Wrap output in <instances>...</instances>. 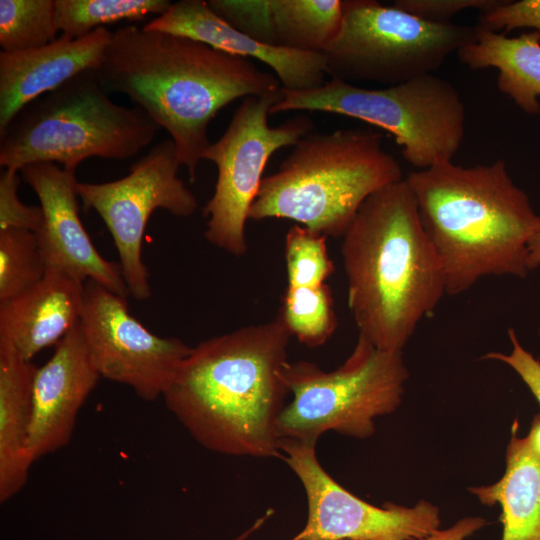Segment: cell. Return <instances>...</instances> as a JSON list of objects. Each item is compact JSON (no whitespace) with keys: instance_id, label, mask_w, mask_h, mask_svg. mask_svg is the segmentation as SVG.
<instances>
[{"instance_id":"6da1fadb","label":"cell","mask_w":540,"mask_h":540,"mask_svg":"<svg viewBox=\"0 0 540 540\" xmlns=\"http://www.w3.org/2000/svg\"><path fill=\"white\" fill-rule=\"evenodd\" d=\"M95 74L106 93L125 94L170 134L191 181L217 113L239 98L282 87L250 59L136 25L112 32Z\"/></svg>"},{"instance_id":"7a4b0ae2","label":"cell","mask_w":540,"mask_h":540,"mask_svg":"<svg viewBox=\"0 0 540 540\" xmlns=\"http://www.w3.org/2000/svg\"><path fill=\"white\" fill-rule=\"evenodd\" d=\"M290 337L276 318L192 347L162 397L167 408L210 451L281 458L277 424L289 393Z\"/></svg>"},{"instance_id":"3957f363","label":"cell","mask_w":540,"mask_h":540,"mask_svg":"<svg viewBox=\"0 0 540 540\" xmlns=\"http://www.w3.org/2000/svg\"><path fill=\"white\" fill-rule=\"evenodd\" d=\"M348 307L360 336L402 351L446 294L440 259L406 178L371 194L342 236Z\"/></svg>"},{"instance_id":"277c9868","label":"cell","mask_w":540,"mask_h":540,"mask_svg":"<svg viewBox=\"0 0 540 540\" xmlns=\"http://www.w3.org/2000/svg\"><path fill=\"white\" fill-rule=\"evenodd\" d=\"M406 179L442 264L446 294L464 293L487 276H527L528 244L540 231V215L504 160L473 167L450 161Z\"/></svg>"},{"instance_id":"5b68a950","label":"cell","mask_w":540,"mask_h":540,"mask_svg":"<svg viewBox=\"0 0 540 540\" xmlns=\"http://www.w3.org/2000/svg\"><path fill=\"white\" fill-rule=\"evenodd\" d=\"M371 128L309 132L278 170L263 177L249 219H289L326 237H342L363 202L403 179L398 161Z\"/></svg>"},{"instance_id":"8992f818","label":"cell","mask_w":540,"mask_h":540,"mask_svg":"<svg viewBox=\"0 0 540 540\" xmlns=\"http://www.w3.org/2000/svg\"><path fill=\"white\" fill-rule=\"evenodd\" d=\"M160 127L141 108L114 103L95 70L85 71L22 108L0 132V166L20 171L33 163L76 170L90 157L126 159Z\"/></svg>"},{"instance_id":"52a82bcc","label":"cell","mask_w":540,"mask_h":540,"mask_svg":"<svg viewBox=\"0 0 540 540\" xmlns=\"http://www.w3.org/2000/svg\"><path fill=\"white\" fill-rule=\"evenodd\" d=\"M282 94L270 115L307 110L359 119L392 134L404 159L421 170L452 161L465 134L464 102L435 74L380 89L331 78L315 89L282 88Z\"/></svg>"},{"instance_id":"ba28073f","label":"cell","mask_w":540,"mask_h":540,"mask_svg":"<svg viewBox=\"0 0 540 540\" xmlns=\"http://www.w3.org/2000/svg\"><path fill=\"white\" fill-rule=\"evenodd\" d=\"M407 378L402 351L378 348L360 335L333 371L309 361L288 362L284 379L293 398L280 414L278 437L312 444L329 431L368 438L375 419L399 407Z\"/></svg>"},{"instance_id":"9c48e42d","label":"cell","mask_w":540,"mask_h":540,"mask_svg":"<svg viewBox=\"0 0 540 540\" xmlns=\"http://www.w3.org/2000/svg\"><path fill=\"white\" fill-rule=\"evenodd\" d=\"M343 20L324 49L327 74L349 83L397 85L434 74L477 39V27L423 20L375 0L342 1Z\"/></svg>"},{"instance_id":"30bf717a","label":"cell","mask_w":540,"mask_h":540,"mask_svg":"<svg viewBox=\"0 0 540 540\" xmlns=\"http://www.w3.org/2000/svg\"><path fill=\"white\" fill-rule=\"evenodd\" d=\"M279 90L244 98L222 136L204 150L202 160L217 167L215 190L203 209L205 237L235 256L247 252L246 222L270 157L295 145L313 131V121L298 115L279 126L268 124L270 109L282 98Z\"/></svg>"},{"instance_id":"8fae6325","label":"cell","mask_w":540,"mask_h":540,"mask_svg":"<svg viewBox=\"0 0 540 540\" xmlns=\"http://www.w3.org/2000/svg\"><path fill=\"white\" fill-rule=\"evenodd\" d=\"M180 166L170 138L134 162L123 178L77 184L83 207L96 211L108 228L129 293L139 301L149 299L152 293L142 260V240L150 216L156 209H164L175 216L188 217L198 207L195 195L177 176Z\"/></svg>"},{"instance_id":"7c38bea8","label":"cell","mask_w":540,"mask_h":540,"mask_svg":"<svg viewBox=\"0 0 540 540\" xmlns=\"http://www.w3.org/2000/svg\"><path fill=\"white\" fill-rule=\"evenodd\" d=\"M280 449L307 499L306 524L290 540H424L439 529V509L428 501L377 507L344 489L321 466L316 444L284 439Z\"/></svg>"},{"instance_id":"4fadbf2b","label":"cell","mask_w":540,"mask_h":540,"mask_svg":"<svg viewBox=\"0 0 540 540\" xmlns=\"http://www.w3.org/2000/svg\"><path fill=\"white\" fill-rule=\"evenodd\" d=\"M80 325L100 376L146 401L163 397L192 349L178 338L150 332L129 313L125 297L92 280L84 283Z\"/></svg>"},{"instance_id":"5bb4252c","label":"cell","mask_w":540,"mask_h":540,"mask_svg":"<svg viewBox=\"0 0 540 540\" xmlns=\"http://www.w3.org/2000/svg\"><path fill=\"white\" fill-rule=\"evenodd\" d=\"M75 171L48 162L20 170L40 202L43 222L35 235L46 270L62 271L82 282L92 280L126 298L130 293L120 264L101 256L81 222Z\"/></svg>"},{"instance_id":"9a60e30c","label":"cell","mask_w":540,"mask_h":540,"mask_svg":"<svg viewBox=\"0 0 540 540\" xmlns=\"http://www.w3.org/2000/svg\"><path fill=\"white\" fill-rule=\"evenodd\" d=\"M55 346L49 360L37 367L33 380L28 439L33 462L69 443L79 411L101 377L80 322Z\"/></svg>"},{"instance_id":"2e32d148","label":"cell","mask_w":540,"mask_h":540,"mask_svg":"<svg viewBox=\"0 0 540 540\" xmlns=\"http://www.w3.org/2000/svg\"><path fill=\"white\" fill-rule=\"evenodd\" d=\"M143 28L188 37L234 56L261 61L287 90L315 89L327 81V63L322 53L259 42L224 21L207 1L180 0Z\"/></svg>"},{"instance_id":"e0dca14e","label":"cell","mask_w":540,"mask_h":540,"mask_svg":"<svg viewBox=\"0 0 540 540\" xmlns=\"http://www.w3.org/2000/svg\"><path fill=\"white\" fill-rule=\"evenodd\" d=\"M112 32L100 27L71 39L60 35L50 44L19 53H0V132L26 105L75 76L95 70Z\"/></svg>"},{"instance_id":"ac0fdd59","label":"cell","mask_w":540,"mask_h":540,"mask_svg":"<svg viewBox=\"0 0 540 540\" xmlns=\"http://www.w3.org/2000/svg\"><path fill=\"white\" fill-rule=\"evenodd\" d=\"M84 283L65 272L46 270L32 288L0 302V340L28 361L56 345L80 322Z\"/></svg>"},{"instance_id":"d6986e66","label":"cell","mask_w":540,"mask_h":540,"mask_svg":"<svg viewBox=\"0 0 540 540\" xmlns=\"http://www.w3.org/2000/svg\"><path fill=\"white\" fill-rule=\"evenodd\" d=\"M342 20L340 0H244L236 12L239 30L259 42L320 53Z\"/></svg>"},{"instance_id":"ffe728a7","label":"cell","mask_w":540,"mask_h":540,"mask_svg":"<svg viewBox=\"0 0 540 540\" xmlns=\"http://www.w3.org/2000/svg\"><path fill=\"white\" fill-rule=\"evenodd\" d=\"M37 367L0 340V502L25 485L33 463L28 452L32 388Z\"/></svg>"},{"instance_id":"44dd1931","label":"cell","mask_w":540,"mask_h":540,"mask_svg":"<svg viewBox=\"0 0 540 540\" xmlns=\"http://www.w3.org/2000/svg\"><path fill=\"white\" fill-rule=\"evenodd\" d=\"M476 27L477 39L458 50L459 61L473 70L496 68L498 89L524 112L540 114V32L507 37Z\"/></svg>"},{"instance_id":"7402d4cb","label":"cell","mask_w":540,"mask_h":540,"mask_svg":"<svg viewBox=\"0 0 540 540\" xmlns=\"http://www.w3.org/2000/svg\"><path fill=\"white\" fill-rule=\"evenodd\" d=\"M517 421L506 450V469L499 481L469 491L488 506L499 504L502 540H540V458L526 437L516 434Z\"/></svg>"},{"instance_id":"603a6c76","label":"cell","mask_w":540,"mask_h":540,"mask_svg":"<svg viewBox=\"0 0 540 540\" xmlns=\"http://www.w3.org/2000/svg\"><path fill=\"white\" fill-rule=\"evenodd\" d=\"M171 4L168 0H55V20L62 36L77 39L105 24L160 16Z\"/></svg>"},{"instance_id":"cb8c5ba5","label":"cell","mask_w":540,"mask_h":540,"mask_svg":"<svg viewBox=\"0 0 540 540\" xmlns=\"http://www.w3.org/2000/svg\"><path fill=\"white\" fill-rule=\"evenodd\" d=\"M277 318L299 342L309 347L323 345L337 327L331 289L327 284L287 286Z\"/></svg>"},{"instance_id":"d4e9b609","label":"cell","mask_w":540,"mask_h":540,"mask_svg":"<svg viewBox=\"0 0 540 540\" xmlns=\"http://www.w3.org/2000/svg\"><path fill=\"white\" fill-rule=\"evenodd\" d=\"M55 0H0L2 52L19 53L57 39Z\"/></svg>"},{"instance_id":"484cf974","label":"cell","mask_w":540,"mask_h":540,"mask_svg":"<svg viewBox=\"0 0 540 540\" xmlns=\"http://www.w3.org/2000/svg\"><path fill=\"white\" fill-rule=\"evenodd\" d=\"M45 273L34 232L17 228L0 230V302L32 288Z\"/></svg>"},{"instance_id":"4316f807","label":"cell","mask_w":540,"mask_h":540,"mask_svg":"<svg viewBox=\"0 0 540 540\" xmlns=\"http://www.w3.org/2000/svg\"><path fill=\"white\" fill-rule=\"evenodd\" d=\"M327 237L295 224L285 236L287 286L318 287L334 272Z\"/></svg>"},{"instance_id":"83f0119b","label":"cell","mask_w":540,"mask_h":540,"mask_svg":"<svg viewBox=\"0 0 540 540\" xmlns=\"http://www.w3.org/2000/svg\"><path fill=\"white\" fill-rule=\"evenodd\" d=\"M20 184L18 171L4 169L0 175V230L25 229L36 233L43 222L40 206L22 203L17 190Z\"/></svg>"},{"instance_id":"f1b7e54d","label":"cell","mask_w":540,"mask_h":540,"mask_svg":"<svg viewBox=\"0 0 540 540\" xmlns=\"http://www.w3.org/2000/svg\"><path fill=\"white\" fill-rule=\"evenodd\" d=\"M476 26L503 34L517 28H534L540 32V0L504 1L479 12Z\"/></svg>"},{"instance_id":"f546056e","label":"cell","mask_w":540,"mask_h":540,"mask_svg":"<svg viewBox=\"0 0 540 540\" xmlns=\"http://www.w3.org/2000/svg\"><path fill=\"white\" fill-rule=\"evenodd\" d=\"M502 0H397L392 5L423 20L449 23L450 19L466 9L479 12L489 10Z\"/></svg>"},{"instance_id":"4dcf8cb0","label":"cell","mask_w":540,"mask_h":540,"mask_svg":"<svg viewBox=\"0 0 540 540\" xmlns=\"http://www.w3.org/2000/svg\"><path fill=\"white\" fill-rule=\"evenodd\" d=\"M508 337L512 345L510 354L489 352L481 359L499 361L511 367L540 404V361L521 345L513 328L508 329Z\"/></svg>"},{"instance_id":"1f68e13d","label":"cell","mask_w":540,"mask_h":540,"mask_svg":"<svg viewBox=\"0 0 540 540\" xmlns=\"http://www.w3.org/2000/svg\"><path fill=\"white\" fill-rule=\"evenodd\" d=\"M486 525L482 517H466L447 529H437L424 540H465Z\"/></svg>"},{"instance_id":"d6a6232c","label":"cell","mask_w":540,"mask_h":540,"mask_svg":"<svg viewBox=\"0 0 540 540\" xmlns=\"http://www.w3.org/2000/svg\"><path fill=\"white\" fill-rule=\"evenodd\" d=\"M540 265V231H538L529 241L527 268L529 271L536 269ZM540 337V325L538 329Z\"/></svg>"},{"instance_id":"836d02e7","label":"cell","mask_w":540,"mask_h":540,"mask_svg":"<svg viewBox=\"0 0 540 540\" xmlns=\"http://www.w3.org/2000/svg\"><path fill=\"white\" fill-rule=\"evenodd\" d=\"M526 439L532 451L540 458V413L534 416Z\"/></svg>"},{"instance_id":"e575fe53","label":"cell","mask_w":540,"mask_h":540,"mask_svg":"<svg viewBox=\"0 0 540 540\" xmlns=\"http://www.w3.org/2000/svg\"><path fill=\"white\" fill-rule=\"evenodd\" d=\"M271 513L272 511H269L263 517L258 518L253 525L231 540H247L252 534L262 527L268 517H270Z\"/></svg>"}]
</instances>
